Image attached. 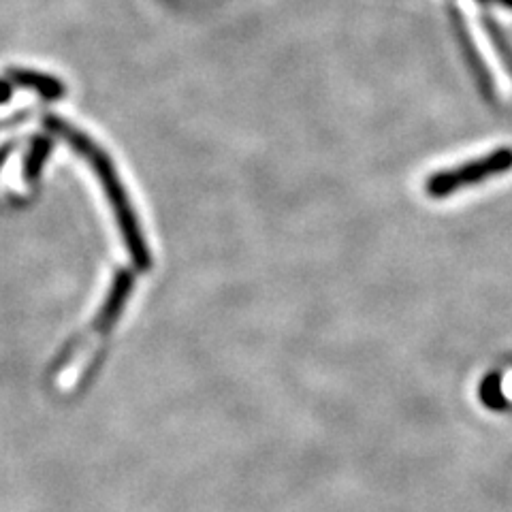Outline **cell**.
I'll use <instances>...</instances> for the list:
<instances>
[{
  "instance_id": "2",
  "label": "cell",
  "mask_w": 512,
  "mask_h": 512,
  "mask_svg": "<svg viewBox=\"0 0 512 512\" xmlns=\"http://www.w3.org/2000/svg\"><path fill=\"white\" fill-rule=\"evenodd\" d=\"M498 3H502V5H508V7H512V0H498Z\"/></svg>"
},
{
  "instance_id": "1",
  "label": "cell",
  "mask_w": 512,
  "mask_h": 512,
  "mask_svg": "<svg viewBox=\"0 0 512 512\" xmlns=\"http://www.w3.org/2000/svg\"><path fill=\"white\" fill-rule=\"evenodd\" d=\"M512 169V148L493 150L483 158L470 160L466 165H459L446 171H438L427 178L425 192L434 199H444L455 195L457 190L468 188L472 184L487 182L495 175H504Z\"/></svg>"
}]
</instances>
